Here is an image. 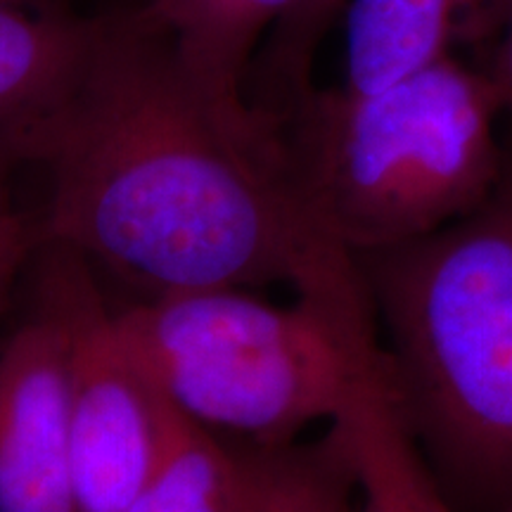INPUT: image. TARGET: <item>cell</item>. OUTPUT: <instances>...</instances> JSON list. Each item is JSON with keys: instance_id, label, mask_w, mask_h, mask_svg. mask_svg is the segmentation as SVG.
I'll return each instance as SVG.
<instances>
[{"instance_id": "6", "label": "cell", "mask_w": 512, "mask_h": 512, "mask_svg": "<svg viewBox=\"0 0 512 512\" xmlns=\"http://www.w3.org/2000/svg\"><path fill=\"white\" fill-rule=\"evenodd\" d=\"M0 342V512H81L69 453V328L46 261Z\"/></svg>"}, {"instance_id": "13", "label": "cell", "mask_w": 512, "mask_h": 512, "mask_svg": "<svg viewBox=\"0 0 512 512\" xmlns=\"http://www.w3.org/2000/svg\"><path fill=\"white\" fill-rule=\"evenodd\" d=\"M38 247V221H31L17 209L10 176L0 174V320L8 311L19 280L29 273Z\"/></svg>"}, {"instance_id": "12", "label": "cell", "mask_w": 512, "mask_h": 512, "mask_svg": "<svg viewBox=\"0 0 512 512\" xmlns=\"http://www.w3.org/2000/svg\"><path fill=\"white\" fill-rule=\"evenodd\" d=\"M349 0H299L266 38L256 57L261 98L256 110L275 112L313 86L311 67L316 50Z\"/></svg>"}, {"instance_id": "14", "label": "cell", "mask_w": 512, "mask_h": 512, "mask_svg": "<svg viewBox=\"0 0 512 512\" xmlns=\"http://www.w3.org/2000/svg\"><path fill=\"white\" fill-rule=\"evenodd\" d=\"M486 72L494 76L498 88L503 91L505 105L512 102V8H510L508 22H505L501 36H498L496 41L494 57H491V67H486Z\"/></svg>"}, {"instance_id": "4", "label": "cell", "mask_w": 512, "mask_h": 512, "mask_svg": "<svg viewBox=\"0 0 512 512\" xmlns=\"http://www.w3.org/2000/svg\"><path fill=\"white\" fill-rule=\"evenodd\" d=\"M114 323L178 413L254 448L297 444L316 422L342 418L382 358L370 299L273 304L214 287L136 299Z\"/></svg>"}, {"instance_id": "1", "label": "cell", "mask_w": 512, "mask_h": 512, "mask_svg": "<svg viewBox=\"0 0 512 512\" xmlns=\"http://www.w3.org/2000/svg\"><path fill=\"white\" fill-rule=\"evenodd\" d=\"M38 164L50 176L41 242L72 249L136 299L275 283L368 299L354 256L306 216L275 119L223 112L147 8L98 17Z\"/></svg>"}, {"instance_id": "7", "label": "cell", "mask_w": 512, "mask_h": 512, "mask_svg": "<svg viewBox=\"0 0 512 512\" xmlns=\"http://www.w3.org/2000/svg\"><path fill=\"white\" fill-rule=\"evenodd\" d=\"M98 19L0 3V174L41 162L91 60Z\"/></svg>"}, {"instance_id": "18", "label": "cell", "mask_w": 512, "mask_h": 512, "mask_svg": "<svg viewBox=\"0 0 512 512\" xmlns=\"http://www.w3.org/2000/svg\"><path fill=\"white\" fill-rule=\"evenodd\" d=\"M510 512H512V510H510Z\"/></svg>"}, {"instance_id": "17", "label": "cell", "mask_w": 512, "mask_h": 512, "mask_svg": "<svg viewBox=\"0 0 512 512\" xmlns=\"http://www.w3.org/2000/svg\"><path fill=\"white\" fill-rule=\"evenodd\" d=\"M505 107H508V114L512 117V102H508V105H505Z\"/></svg>"}, {"instance_id": "5", "label": "cell", "mask_w": 512, "mask_h": 512, "mask_svg": "<svg viewBox=\"0 0 512 512\" xmlns=\"http://www.w3.org/2000/svg\"><path fill=\"white\" fill-rule=\"evenodd\" d=\"M69 328V453L81 512H121L150 477L176 408L121 339L114 309L72 249L41 242Z\"/></svg>"}, {"instance_id": "16", "label": "cell", "mask_w": 512, "mask_h": 512, "mask_svg": "<svg viewBox=\"0 0 512 512\" xmlns=\"http://www.w3.org/2000/svg\"><path fill=\"white\" fill-rule=\"evenodd\" d=\"M439 512H453V508H451V505H448V503H444V505H441V508H439Z\"/></svg>"}, {"instance_id": "8", "label": "cell", "mask_w": 512, "mask_h": 512, "mask_svg": "<svg viewBox=\"0 0 512 512\" xmlns=\"http://www.w3.org/2000/svg\"><path fill=\"white\" fill-rule=\"evenodd\" d=\"M510 8L512 0H349L342 88L375 93L467 43L498 41Z\"/></svg>"}, {"instance_id": "11", "label": "cell", "mask_w": 512, "mask_h": 512, "mask_svg": "<svg viewBox=\"0 0 512 512\" xmlns=\"http://www.w3.org/2000/svg\"><path fill=\"white\" fill-rule=\"evenodd\" d=\"M242 446L176 411L150 477L121 512H235Z\"/></svg>"}, {"instance_id": "15", "label": "cell", "mask_w": 512, "mask_h": 512, "mask_svg": "<svg viewBox=\"0 0 512 512\" xmlns=\"http://www.w3.org/2000/svg\"><path fill=\"white\" fill-rule=\"evenodd\" d=\"M0 3H15V5H36V8H48V5H62V0H0Z\"/></svg>"}, {"instance_id": "10", "label": "cell", "mask_w": 512, "mask_h": 512, "mask_svg": "<svg viewBox=\"0 0 512 512\" xmlns=\"http://www.w3.org/2000/svg\"><path fill=\"white\" fill-rule=\"evenodd\" d=\"M342 418L358 465L349 512H439L448 503L396 411L384 356Z\"/></svg>"}, {"instance_id": "9", "label": "cell", "mask_w": 512, "mask_h": 512, "mask_svg": "<svg viewBox=\"0 0 512 512\" xmlns=\"http://www.w3.org/2000/svg\"><path fill=\"white\" fill-rule=\"evenodd\" d=\"M299 0H150L147 12L164 29L171 48L192 81L230 117L252 124L245 91L261 41Z\"/></svg>"}, {"instance_id": "3", "label": "cell", "mask_w": 512, "mask_h": 512, "mask_svg": "<svg viewBox=\"0 0 512 512\" xmlns=\"http://www.w3.org/2000/svg\"><path fill=\"white\" fill-rule=\"evenodd\" d=\"M268 114L306 216L354 259L463 219L508 162L503 91L456 55L375 93L311 86Z\"/></svg>"}, {"instance_id": "2", "label": "cell", "mask_w": 512, "mask_h": 512, "mask_svg": "<svg viewBox=\"0 0 512 512\" xmlns=\"http://www.w3.org/2000/svg\"><path fill=\"white\" fill-rule=\"evenodd\" d=\"M403 427L453 512L512 510V157L463 219L356 256Z\"/></svg>"}]
</instances>
